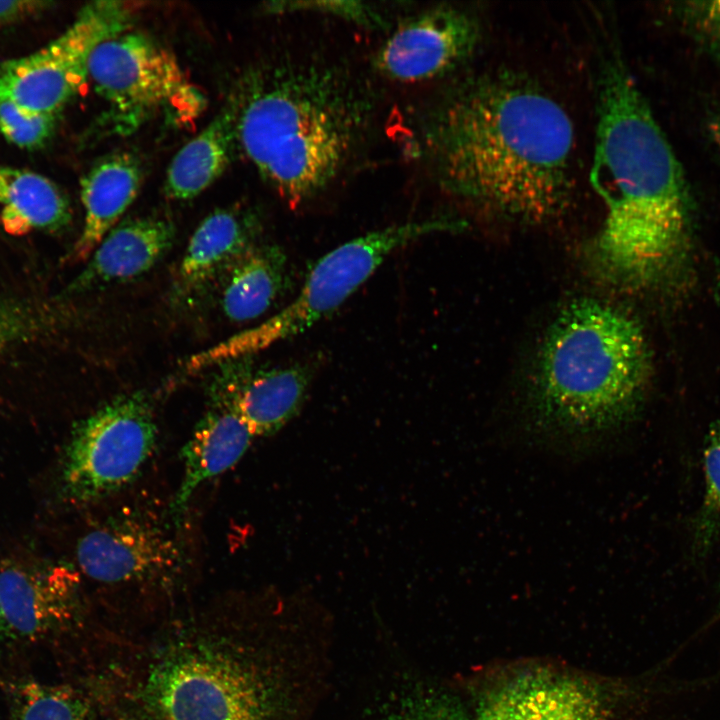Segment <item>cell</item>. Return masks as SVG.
Instances as JSON below:
<instances>
[{
	"instance_id": "obj_1",
	"label": "cell",
	"mask_w": 720,
	"mask_h": 720,
	"mask_svg": "<svg viewBox=\"0 0 720 720\" xmlns=\"http://www.w3.org/2000/svg\"><path fill=\"white\" fill-rule=\"evenodd\" d=\"M410 146L439 186L477 211L542 223L576 193V138L560 101L530 76L468 77L416 123Z\"/></svg>"
},
{
	"instance_id": "obj_2",
	"label": "cell",
	"mask_w": 720,
	"mask_h": 720,
	"mask_svg": "<svg viewBox=\"0 0 720 720\" xmlns=\"http://www.w3.org/2000/svg\"><path fill=\"white\" fill-rule=\"evenodd\" d=\"M597 84L591 180L607 207L597 255L616 280L648 284L685 259L691 224L687 183L616 49L603 56Z\"/></svg>"
},
{
	"instance_id": "obj_3",
	"label": "cell",
	"mask_w": 720,
	"mask_h": 720,
	"mask_svg": "<svg viewBox=\"0 0 720 720\" xmlns=\"http://www.w3.org/2000/svg\"><path fill=\"white\" fill-rule=\"evenodd\" d=\"M231 99L239 150L293 207L343 171L373 113L372 98L353 73L318 59L258 66Z\"/></svg>"
},
{
	"instance_id": "obj_4",
	"label": "cell",
	"mask_w": 720,
	"mask_h": 720,
	"mask_svg": "<svg viewBox=\"0 0 720 720\" xmlns=\"http://www.w3.org/2000/svg\"><path fill=\"white\" fill-rule=\"evenodd\" d=\"M115 672L125 720H284L283 673L260 638L232 622L172 624Z\"/></svg>"
},
{
	"instance_id": "obj_5",
	"label": "cell",
	"mask_w": 720,
	"mask_h": 720,
	"mask_svg": "<svg viewBox=\"0 0 720 720\" xmlns=\"http://www.w3.org/2000/svg\"><path fill=\"white\" fill-rule=\"evenodd\" d=\"M650 358L639 324L606 303L577 300L554 319L540 347L528 397L539 435L592 443L638 413Z\"/></svg>"
},
{
	"instance_id": "obj_6",
	"label": "cell",
	"mask_w": 720,
	"mask_h": 720,
	"mask_svg": "<svg viewBox=\"0 0 720 720\" xmlns=\"http://www.w3.org/2000/svg\"><path fill=\"white\" fill-rule=\"evenodd\" d=\"M458 220L435 218L393 225L349 240L319 258L297 297L253 328L192 355L188 372L248 357L278 341L296 336L337 310L396 249L426 235L457 230Z\"/></svg>"
},
{
	"instance_id": "obj_7",
	"label": "cell",
	"mask_w": 720,
	"mask_h": 720,
	"mask_svg": "<svg viewBox=\"0 0 720 720\" xmlns=\"http://www.w3.org/2000/svg\"><path fill=\"white\" fill-rule=\"evenodd\" d=\"M88 79L107 104L100 122L112 134H130L161 112L185 125L206 105L172 53L129 30L95 49Z\"/></svg>"
},
{
	"instance_id": "obj_8",
	"label": "cell",
	"mask_w": 720,
	"mask_h": 720,
	"mask_svg": "<svg viewBox=\"0 0 720 720\" xmlns=\"http://www.w3.org/2000/svg\"><path fill=\"white\" fill-rule=\"evenodd\" d=\"M156 440L153 407L145 393L107 402L71 434L61 471L64 496L87 503L118 492L141 472Z\"/></svg>"
},
{
	"instance_id": "obj_9",
	"label": "cell",
	"mask_w": 720,
	"mask_h": 720,
	"mask_svg": "<svg viewBox=\"0 0 720 720\" xmlns=\"http://www.w3.org/2000/svg\"><path fill=\"white\" fill-rule=\"evenodd\" d=\"M138 3L94 1L45 47L0 64V96L29 110L58 114L88 79L91 56L104 41L128 31Z\"/></svg>"
},
{
	"instance_id": "obj_10",
	"label": "cell",
	"mask_w": 720,
	"mask_h": 720,
	"mask_svg": "<svg viewBox=\"0 0 720 720\" xmlns=\"http://www.w3.org/2000/svg\"><path fill=\"white\" fill-rule=\"evenodd\" d=\"M481 34L479 20L471 12L434 7L401 23L377 51L375 66L399 82L433 79L472 56Z\"/></svg>"
},
{
	"instance_id": "obj_11",
	"label": "cell",
	"mask_w": 720,
	"mask_h": 720,
	"mask_svg": "<svg viewBox=\"0 0 720 720\" xmlns=\"http://www.w3.org/2000/svg\"><path fill=\"white\" fill-rule=\"evenodd\" d=\"M76 558L91 579L105 584L163 581L182 562L177 544L160 528L136 516H117L88 531Z\"/></svg>"
},
{
	"instance_id": "obj_12",
	"label": "cell",
	"mask_w": 720,
	"mask_h": 720,
	"mask_svg": "<svg viewBox=\"0 0 720 720\" xmlns=\"http://www.w3.org/2000/svg\"><path fill=\"white\" fill-rule=\"evenodd\" d=\"M78 588L77 573L63 564H1L0 604L12 636L37 639L70 624Z\"/></svg>"
},
{
	"instance_id": "obj_13",
	"label": "cell",
	"mask_w": 720,
	"mask_h": 720,
	"mask_svg": "<svg viewBox=\"0 0 720 720\" xmlns=\"http://www.w3.org/2000/svg\"><path fill=\"white\" fill-rule=\"evenodd\" d=\"M476 720H612L606 698L591 683L551 672L517 675L488 691Z\"/></svg>"
},
{
	"instance_id": "obj_14",
	"label": "cell",
	"mask_w": 720,
	"mask_h": 720,
	"mask_svg": "<svg viewBox=\"0 0 720 720\" xmlns=\"http://www.w3.org/2000/svg\"><path fill=\"white\" fill-rule=\"evenodd\" d=\"M209 399L208 409L182 448L184 473L170 510L175 523L181 520L197 488L233 467L255 437L217 375L210 385Z\"/></svg>"
},
{
	"instance_id": "obj_15",
	"label": "cell",
	"mask_w": 720,
	"mask_h": 720,
	"mask_svg": "<svg viewBox=\"0 0 720 720\" xmlns=\"http://www.w3.org/2000/svg\"><path fill=\"white\" fill-rule=\"evenodd\" d=\"M249 357L228 360L217 374L254 436H270L301 409L312 378L304 364L251 372Z\"/></svg>"
},
{
	"instance_id": "obj_16",
	"label": "cell",
	"mask_w": 720,
	"mask_h": 720,
	"mask_svg": "<svg viewBox=\"0 0 720 720\" xmlns=\"http://www.w3.org/2000/svg\"><path fill=\"white\" fill-rule=\"evenodd\" d=\"M259 222L238 208L217 209L205 217L189 239L179 263L172 297L191 302L216 285L256 245Z\"/></svg>"
},
{
	"instance_id": "obj_17",
	"label": "cell",
	"mask_w": 720,
	"mask_h": 720,
	"mask_svg": "<svg viewBox=\"0 0 720 720\" xmlns=\"http://www.w3.org/2000/svg\"><path fill=\"white\" fill-rule=\"evenodd\" d=\"M175 235L173 223L159 216L118 223L95 247L66 293H82L143 275L169 251Z\"/></svg>"
},
{
	"instance_id": "obj_18",
	"label": "cell",
	"mask_w": 720,
	"mask_h": 720,
	"mask_svg": "<svg viewBox=\"0 0 720 720\" xmlns=\"http://www.w3.org/2000/svg\"><path fill=\"white\" fill-rule=\"evenodd\" d=\"M143 178L139 159L117 152L98 160L81 180L84 224L69 258L83 261L135 200Z\"/></svg>"
},
{
	"instance_id": "obj_19",
	"label": "cell",
	"mask_w": 720,
	"mask_h": 720,
	"mask_svg": "<svg viewBox=\"0 0 720 720\" xmlns=\"http://www.w3.org/2000/svg\"><path fill=\"white\" fill-rule=\"evenodd\" d=\"M287 268L286 254L279 246H253L215 285L222 315L232 323L262 316L286 288Z\"/></svg>"
},
{
	"instance_id": "obj_20",
	"label": "cell",
	"mask_w": 720,
	"mask_h": 720,
	"mask_svg": "<svg viewBox=\"0 0 720 720\" xmlns=\"http://www.w3.org/2000/svg\"><path fill=\"white\" fill-rule=\"evenodd\" d=\"M239 150L232 99L170 162L164 193L172 200L193 199L213 184Z\"/></svg>"
},
{
	"instance_id": "obj_21",
	"label": "cell",
	"mask_w": 720,
	"mask_h": 720,
	"mask_svg": "<svg viewBox=\"0 0 720 720\" xmlns=\"http://www.w3.org/2000/svg\"><path fill=\"white\" fill-rule=\"evenodd\" d=\"M1 220L7 232H57L71 222L65 193L49 178L25 169L0 165Z\"/></svg>"
},
{
	"instance_id": "obj_22",
	"label": "cell",
	"mask_w": 720,
	"mask_h": 720,
	"mask_svg": "<svg viewBox=\"0 0 720 720\" xmlns=\"http://www.w3.org/2000/svg\"><path fill=\"white\" fill-rule=\"evenodd\" d=\"M10 720H95V713L74 688L24 681L13 687Z\"/></svg>"
},
{
	"instance_id": "obj_23",
	"label": "cell",
	"mask_w": 720,
	"mask_h": 720,
	"mask_svg": "<svg viewBox=\"0 0 720 720\" xmlns=\"http://www.w3.org/2000/svg\"><path fill=\"white\" fill-rule=\"evenodd\" d=\"M704 491L691 524L690 550L701 560L720 540V419L713 422L705 437L702 453Z\"/></svg>"
},
{
	"instance_id": "obj_24",
	"label": "cell",
	"mask_w": 720,
	"mask_h": 720,
	"mask_svg": "<svg viewBox=\"0 0 720 720\" xmlns=\"http://www.w3.org/2000/svg\"><path fill=\"white\" fill-rule=\"evenodd\" d=\"M58 114L29 110L0 96V132L15 146L35 150L55 133Z\"/></svg>"
},
{
	"instance_id": "obj_25",
	"label": "cell",
	"mask_w": 720,
	"mask_h": 720,
	"mask_svg": "<svg viewBox=\"0 0 720 720\" xmlns=\"http://www.w3.org/2000/svg\"><path fill=\"white\" fill-rule=\"evenodd\" d=\"M263 9L271 14H323L367 29H382L387 25L377 8L362 1H275L265 3Z\"/></svg>"
},
{
	"instance_id": "obj_26",
	"label": "cell",
	"mask_w": 720,
	"mask_h": 720,
	"mask_svg": "<svg viewBox=\"0 0 720 720\" xmlns=\"http://www.w3.org/2000/svg\"><path fill=\"white\" fill-rule=\"evenodd\" d=\"M378 720H472L463 705L442 692L412 693Z\"/></svg>"
},
{
	"instance_id": "obj_27",
	"label": "cell",
	"mask_w": 720,
	"mask_h": 720,
	"mask_svg": "<svg viewBox=\"0 0 720 720\" xmlns=\"http://www.w3.org/2000/svg\"><path fill=\"white\" fill-rule=\"evenodd\" d=\"M675 10L692 39L720 65V0L680 2Z\"/></svg>"
},
{
	"instance_id": "obj_28",
	"label": "cell",
	"mask_w": 720,
	"mask_h": 720,
	"mask_svg": "<svg viewBox=\"0 0 720 720\" xmlns=\"http://www.w3.org/2000/svg\"><path fill=\"white\" fill-rule=\"evenodd\" d=\"M45 319L31 306L0 302V351L39 333Z\"/></svg>"
},
{
	"instance_id": "obj_29",
	"label": "cell",
	"mask_w": 720,
	"mask_h": 720,
	"mask_svg": "<svg viewBox=\"0 0 720 720\" xmlns=\"http://www.w3.org/2000/svg\"><path fill=\"white\" fill-rule=\"evenodd\" d=\"M52 2L39 0L0 1V29L47 10Z\"/></svg>"
},
{
	"instance_id": "obj_30",
	"label": "cell",
	"mask_w": 720,
	"mask_h": 720,
	"mask_svg": "<svg viewBox=\"0 0 720 720\" xmlns=\"http://www.w3.org/2000/svg\"><path fill=\"white\" fill-rule=\"evenodd\" d=\"M709 135L712 139L714 147L720 157V115L713 118L709 123Z\"/></svg>"
},
{
	"instance_id": "obj_31",
	"label": "cell",
	"mask_w": 720,
	"mask_h": 720,
	"mask_svg": "<svg viewBox=\"0 0 720 720\" xmlns=\"http://www.w3.org/2000/svg\"><path fill=\"white\" fill-rule=\"evenodd\" d=\"M13 638L12 633L5 620L0 604V647L9 639Z\"/></svg>"
},
{
	"instance_id": "obj_32",
	"label": "cell",
	"mask_w": 720,
	"mask_h": 720,
	"mask_svg": "<svg viewBox=\"0 0 720 720\" xmlns=\"http://www.w3.org/2000/svg\"><path fill=\"white\" fill-rule=\"evenodd\" d=\"M720 622V588L718 592V599L717 604L715 606V609L709 618V620L706 622V624L700 629V632L706 631L707 629L711 628L716 623Z\"/></svg>"
},
{
	"instance_id": "obj_33",
	"label": "cell",
	"mask_w": 720,
	"mask_h": 720,
	"mask_svg": "<svg viewBox=\"0 0 720 720\" xmlns=\"http://www.w3.org/2000/svg\"><path fill=\"white\" fill-rule=\"evenodd\" d=\"M716 290L718 293V296L720 297V265L718 266V269L716 271Z\"/></svg>"
}]
</instances>
